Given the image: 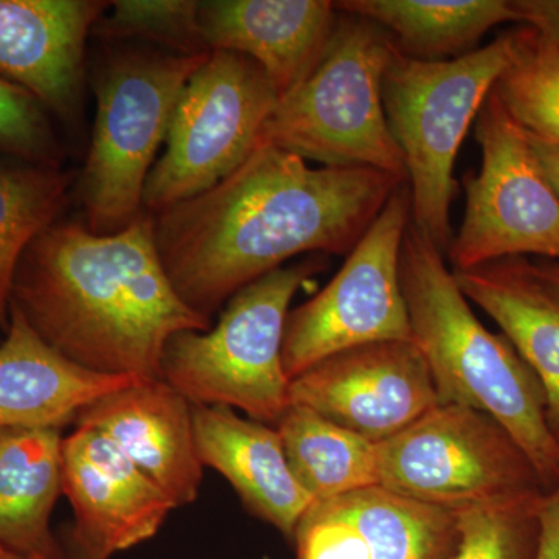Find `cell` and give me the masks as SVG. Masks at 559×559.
Listing matches in <instances>:
<instances>
[{
  "mask_svg": "<svg viewBox=\"0 0 559 559\" xmlns=\"http://www.w3.org/2000/svg\"><path fill=\"white\" fill-rule=\"evenodd\" d=\"M289 403L381 443L439 406L414 341H384L320 360L289 382Z\"/></svg>",
  "mask_w": 559,
  "mask_h": 559,
  "instance_id": "cell-12",
  "label": "cell"
},
{
  "mask_svg": "<svg viewBox=\"0 0 559 559\" xmlns=\"http://www.w3.org/2000/svg\"><path fill=\"white\" fill-rule=\"evenodd\" d=\"M98 0H0V76L58 119L73 120L87 36L108 11Z\"/></svg>",
  "mask_w": 559,
  "mask_h": 559,
  "instance_id": "cell-15",
  "label": "cell"
},
{
  "mask_svg": "<svg viewBox=\"0 0 559 559\" xmlns=\"http://www.w3.org/2000/svg\"><path fill=\"white\" fill-rule=\"evenodd\" d=\"M469 304L487 312L538 378L559 443V293L524 257L452 271Z\"/></svg>",
  "mask_w": 559,
  "mask_h": 559,
  "instance_id": "cell-20",
  "label": "cell"
},
{
  "mask_svg": "<svg viewBox=\"0 0 559 559\" xmlns=\"http://www.w3.org/2000/svg\"><path fill=\"white\" fill-rule=\"evenodd\" d=\"M319 255L278 267L238 290L215 326L168 341L160 378L193 406H224L275 426L290 406L283 337L290 301L318 275Z\"/></svg>",
  "mask_w": 559,
  "mask_h": 559,
  "instance_id": "cell-6",
  "label": "cell"
},
{
  "mask_svg": "<svg viewBox=\"0 0 559 559\" xmlns=\"http://www.w3.org/2000/svg\"><path fill=\"white\" fill-rule=\"evenodd\" d=\"M0 156L61 167L50 114L33 95L0 76Z\"/></svg>",
  "mask_w": 559,
  "mask_h": 559,
  "instance_id": "cell-28",
  "label": "cell"
},
{
  "mask_svg": "<svg viewBox=\"0 0 559 559\" xmlns=\"http://www.w3.org/2000/svg\"><path fill=\"white\" fill-rule=\"evenodd\" d=\"M513 49L496 97L522 130L559 140V49L532 28L511 32Z\"/></svg>",
  "mask_w": 559,
  "mask_h": 559,
  "instance_id": "cell-25",
  "label": "cell"
},
{
  "mask_svg": "<svg viewBox=\"0 0 559 559\" xmlns=\"http://www.w3.org/2000/svg\"><path fill=\"white\" fill-rule=\"evenodd\" d=\"M135 381L76 366L10 310L0 344V429L66 428L95 400Z\"/></svg>",
  "mask_w": 559,
  "mask_h": 559,
  "instance_id": "cell-19",
  "label": "cell"
},
{
  "mask_svg": "<svg viewBox=\"0 0 559 559\" xmlns=\"http://www.w3.org/2000/svg\"><path fill=\"white\" fill-rule=\"evenodd\" d=\"M411 223V193L404 182L329 285L289 311L283 337L289 381L345 349L414 341L400 277L401 249Z\"/></svg>",
  "mask_w": 559,
  "mask_h": 559,
  "instance_id": "cell-10",
  "label": "cell"
},
{
  "mask_svg": "<svg viewBox=\"0 0 559 559\" xmlns=\"http://www.w3.org/2000/svg\"><path fill=\"white\" fill-rule=\"evenodd\" d=\"M0 344H2V340H0Z\"/></svg>",
  "mask_w": 559,
  "mask_h": 559,
  "instance_id": "cell-35",
  "label": "cell"
},
{
  "mask_svg": "<svg viewBox=\"0 0 559 559\" xmlns=\"http://www.w3.org/2000/svg\"><path fill=\"white\" fill-rule=\"evenodd\" d=\"M532 267L544 282L549 283L559 293V261L540 260L538 263L532 261Z\"/></svg>",
  "mask_w": 559,
  "mask_h": 559,
  "instance_id": "cell-32",
  "label": "cell"
},
{
  "mask_svg": "<svg viewBox=\"0 0 559 559\" xmlns=\"http://www.w3.org/2000/svg\"><path fill=\"white\" fill-rule=\"evenodd\" d=\"M527 135L530 146L535 151L536 159L539 160L543 171L559 197V140L540 138L524 131Z\"/></svg>",
  "mask_w": 559,
  "mask_h": 559,
  "instance_id": "cell-31",
  "label": "cell"
},
{
  "mask_svg": "<svg viewBox=\"0 0 559 559\" xmlns=\"http://www.w3.org/2000/svg\"><path fill=\"white\" fill-rule=\"evenodd\" d=\"M378 459L381 487L452 513L547 492L513 437L459 404H439L378 443Z\"/></svg>",
  "mask_w": 559,
  "mask_h": 559,
  "instance_id": "cell-9",
  "label": "cell"
},
{
  "mask_svg": "<svg viewBox=\"0 0 559 559\" xmlns=\"http://www.w3.org/2000/svg\"><path fill=\"white\" fill-rule=\"evenodd\" d=\"M293 543L296 559H450L457 516L374 485L314 500Z\"/></svg>",
  "mask_w": 559,
  "mask_h": 559,
  "instance_id": "cell-14",
  "label": "cell"
},
{
  "mask_svg": "<svg viewBox=\"0 0 559 559\" xmlns=\"http://www.w3.org/2000/svg\"><path fill=\"white\" fill-rule=\"evenodd\" d=\"M400 277L412 337L425 356L440 404L484 412L520 444L546 491L559 484V443L538 378L506 336L474 314L444 253L414 224L401 249Z\"/></svg>",
  "mask_w": 559,
  "mask_h": 559,
  "instance_id": "cell-3",
  "label": "cell"
},
{
  "mask_svg": "<svg viewBox=\"0 0 559 559\" xmlns=\"http://www.w3.org/2000/svg\"><path fill=\"white\" fill-rule=\"evenodd\" d=\"M518 22L559 49V0H511Z\"/></svg>",
  "mask_w": 559,
  "mask_h": 559,
  "instance_id": "cell-29",
  "label": "cell"
},
{
  "mask_svg": "<svg viewBox=\"0 0 559 559\" xmlns=\"http://www.w3.org/2000/svg\"><path fill=\"white\" fill-rule=\"evenodd\" d=\"M337 20L329 0H205L198 7L205 47L255 61L278 98L318 66Z\"/></svg>",
  "mask_w": 559,
  "mask_h": 559,
  "instance_id": "cell-17",
  "label": "cell"
},
{
  "mask_svg": "<svg viewBox=\"0 0 559 559\" xmlns=\"http://www.w3.org/2000/svg\"><path fill=\"white\" fill-rule=\"evenodd\" d=\"M62 495L73 511L66 539L87 559H110L157 535L171 499L98 430L62 440Z\"/></svg>",
  "mask_w": 559,
  "mask_h": 559,
  "instance_id": "cell-13",
  "label": "cell"
},
{
  "mask_svg": "<svg viewBox=\"0 0 559 559\" xmlns=\"http://www.w3.org/2000/svg\"><path fill=\"white\" fill-rule=\"evenodd\" d=\"M10 310L76 366L140 380L160 378L173 336L212 326L176 293L148 212L117 234L61 219L40 231L17 263Z\"/></svg>",
  "mask_w": 559,
  "mask_h": 559,
  "instance_id": "cell-2",
  "label": "cell"
},
{
  "mask_svg": "<svg viewBox=\"0 0 559 559\" xmlns=\"http://www.w3.org/2000/svg\"><path fill=\"white\" fill-rule=\"evenodd\" d=\"M197 0H119L103 14L95 31L110 39H148L165 50L183 55L209 53L198 22Z\"/></svg>",
  "mask_w": 559,
  "mask_h": 559,
  "instance_id": "cell-27",
  "label": "cell"
},
{
  "mask_svg": "<svg viewBox=\"0 0 559 559\" xmlns=\"http://www.w3.org/2000/svg\"><path fill=\"white\" fill-rule=\"evenodd\" d=\"M334 7L380 25L401 53L419 61L463 57L491 28L518 22L511 0H342Z\"/></svg>",
  "mask_w": 559,
  "mask_h": 559,
  "instance_id": "cell-22",
  "label": "cell"
},
{
  "mask_svg": "<svg viewBox=\"0 0 559 559\" xmlns=\"http://www.w3.org/2000/svg\"><path fill=\"white\" fill-rule=\"evenodd\" d=\"M62 429H0V546L66 559L51 514L62 495Z\"/></svg>",
  "mask_w": 559,
  "mask_h": 559,
  "instance_id": "cell-21",
  "label": "cell"
},
{
  "mask_svg": "<svg viewBox=\"0 0 559 559\" xmlns=\"http://www.w3.org/2000/svg\"><path fill=\"white\" fill-rule=\"evenodd\" d=\"M395 51L380 25L340 11L325 53L307 79L278 98L259 143L322 167L373 168L407 182L382 100Z\"/></svg>",
  "mask_w": 559,
  "mask_h": 559,
  "instance_id": "cell-4",
  "label": "cell"
},
{
  "mask_svg": "<svg viewBox=\"0 0 559 559\" xmlns=\"http://www.w3.org/2000/svg\"><path fill=\"white\" fill-rule=\"evenodd\" d=\"M277 428L294 476L314 500L380 485L378 443L290 404Z\"/></svg>",
  "mask_w": 559,
  "mask_h": 559,
  "instance_id": "cell-23",
  "label": "cell"
},
{
  "mask_svg": "<svg viewBox=\"0 0 559 559\" xmlns=\"http://www.w3.org/2000/svg\"><path fill=\"white\" fill-rule=\"evenodd\" d=\"M0 559H38L25 557V555L16 554V551L5 549V547L0 546Z\"/></svg>",
  "mask_w": 559,
  "mask_h": 559,
  "instance_id": "cell-34",
  "label": "cell"
},
{
  "mask_svg": "<svg viewBox=\"0 0 559 559\" xmlns=\"http://www.w3.org/2000/svg\"><path fill=\"white\" fill-rule=\"evenodd\" d=\"M536 559H559V484L546 492L540 506V538Z\"/></svg>",
  "mask_w": 559,
  "mask_h": 559,
  "instance_id": "cell-30",
  "label": "cell"
},
{
  "mask_svg": "<svg viewBox=\"0 0 559 559\" xmlns=\"http://www.w3.org/2000/svg\"><path fill=\"white\" fill-rule=\"evenodd\" d=\"M403 183L373 168H311L259 143L215 187L153 215L157 249L180 299L212 320L294 257L348 255Z\"/></svg>",
  "mask_w": 559,
  "mask_h": 559,
  "instance_id": "cell-1",
  "label": "cell"
},
{
  "mask_svg": "<svg viewBox=\"0 0 559 559\" xmlns=\"http://www.w3.org/2000/svg\"><path fill=\"white\" fill-rule=\"evenodd\" d=\"M209 53L119 47L98 73L97 116L80 179L84 226L117 234L145 212L143 191L187 81Z\"/></svg>",
  "mask_w": 559,
  "mask_h": 559,
  "instance_id": "cell-7",
  "label": "cell"
},
{
  "mask_svg": "<svg viewBox=\"0 0 559 559\" xmlns=\"http://www.w3.org/2000/svg\"><path fill=\"white\" fill-rule=\"evenodd\" d=\"M72 183L61 167L0 156V325L10 320L14 272L28 245L60 219Z\"/></svg>",
  "mask_w": 559,
  "mask_h": 559,
  "instance_id": "cell-24",
  "label": "cell"
},
{
  "mask_svg": "<svg viewBox=\"0 0 559 559\" xmlns=\"http://www.w3.org/2000/svg\"><path fill=\"white\" fill-rule=\"evenodd\" d=\"M62 547H64L66 559H87L72 543H69L68 539L64 540Z\"/></svg>",
  "mask_w": 559,
  "mask_h": 559,
  "instance_id": "cell-33",
  "label": "cell"
},
{
  "mask_svg": "<svg viewBox=\"0 0 559 559\" xmlns=\"http://www.w3.org/2000/svg\"><path fill=\"white\" fill-rule=\"evenodd\" d=\"M278 94L255 61L210 51L180 94L151 168L143 209L151 215L198 197L240 168L260 142Z\"/></svg>",
  "mask_w": 559,
  "mask_h": 559,
  "instance_id": "cell-8",
  "label": "cell"
},
{
  "mask_svg": "<svg viewBox=\"0 0 559 559\" xmlns=\"http://www.w3.org/2000/svg\"><path fill=\"white\" fill-rule=\"evenodd\" d=\"M75 428L98 430L171 499L176 509L200 496L193 404L162 378L140 380L84 407Z\"/></svg>",
  "mask_w": 559,
  "mask_h": 559,
  "instance_id": "cell-16",
  "label": "cell"
},
{
  "mask_svg": "<svg viewBox=\"0 0 559 559\" xmlns=\"http://www.w3.org/2000/svg\"><path fill=\"white\" fill-rule=\"evenodd\" d=\"M513 49L511 33L448 61H419L396 49L382 83L393 139L406 162L412 224L447 255L455 159Z\"/></svg>",
  "mask_w": 559,
  "mask_h": 559,
  "instance_id": "cell-5",
  "label": "cell"
},
{
  "mask_svg": "<svg viewBox=\"0 0 559 559\" xmlns=\"http://www.w3.org/2000/svg\"><path fill=\"white\" fill-rule=\"evenodd\" d=\"M476 139L480 171L465 179V218L447 252L452 271L525 255L559 261V197L495 92L477 116Z\"/></svg>",
  "mask_w": 559,
  "mask_h": 559,
  "instance_id": "cell-11",
  "label": "cell"
},
{
  "mask_svg": "<svg viewBox=\"0 0 559 559\" xmlns=\"http://www.w3.org/2000/svg\"><path fill=\"white\" fill-rule=\"evenodd\" d=\"M544 496L457 511L459 543L450 559H536Z\"/></svg>",
  "mask_w": 559,
  "mask_h": 559,
  "instance_id": "cell-26",
  "label": "cell"
},
{
  "mask_svg": "<svg viewBox=\"0 0 559 559\" xmlns=\"http://www.w3.org/2000/svg\"><path fill=\"white\" fill-rule=\"evenodd\" d=\"M202 465L219 473L259 520L293 540L314 499L290 469L277 428L224 406H193Z\"/></svg>",
  "mask_w": 559,
  "mask_h": 559,
  "instance_id": "cell-18",
  "label": "cell"
}]
</instances>
